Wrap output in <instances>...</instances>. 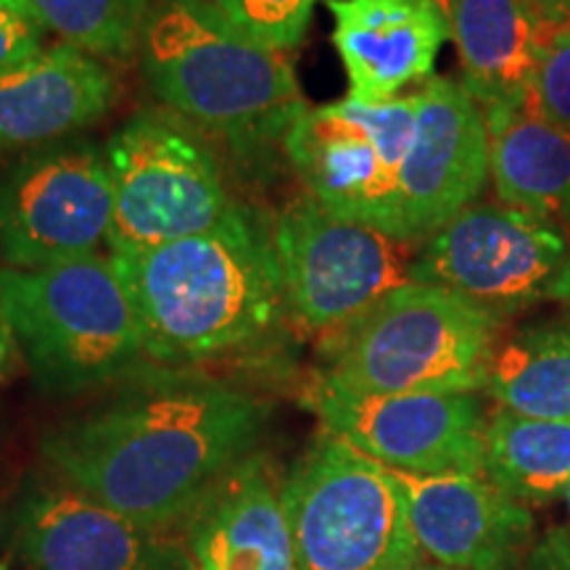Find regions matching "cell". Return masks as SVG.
Instances as JSON below:
<instances>
[{"instance_id":"obj_25","label":"cell","mask_w":570,"mask_h":570,"mask_svg":"<svg viewBox=\"0 0 570 570\" xmlns=\"http://www.w3.org/2000/svg\"><path fill=\"white\" fill-rule=\"evenodd\" d=\"M525 109L570 130V21L547 27Z\"/></svg>"},{"instance_id":"obj_15","label":"cell","mask_w":570,"mask_h":570,"mask_svg":"<svg viewBox=\"0 0 570 570\" xmlns=\"http://www.w3.org/2000/svg\"><path fill=\"white\" fill-rule=\"evenodd\" d=\"M391 473L425 560L454 570H512L529 558L531 512L487 475Z\"/></svg>"},{"instance_id":"obj_7","label":"cell","mask_w":570,"mask_h":570,"mask_svg":"<svg viewBox=\"0 0 570 570\" xmlns=\"http://www.w3.org/2000/svg\"><path fill=\"white\" fill-rule=\"evenodd\" d=\"M104 154L114 196L109 254L194 238L240 209L227 196L209 142L173 111L135 114Z\"/></svg>"},{"instance_id":"obj_23","label":"cell","mask_w":570,"mask_h":570,"mask_svg":"<svg viewBox=\"0 0 570 570\" xmlns=\"http://www.w3.org/2000/svg\"><path fill=\"white\" fill-rule=\"evenodd\" d=\"M46 32L96 59L127 61L140 38L154 0H27Z\"/></svg>"},{"instance_id":"obj_18","label":"cell","mask_w":570,"mask_h":570,"mask_svg":"<svg viewBox=\"0 0 570 570\" xmlns=\"http://www.w3.org/2000/svg\"><path fill=\"white\" fill-rule=\"evenodd\" d=\"M117 101L101 59L53 42L0 69V151L38 148L96 125Z\"/></svg>"},{"instance_id":"obj_16","label":"cell","mask_w":570,"mask_h":570,"mask_svg":"<svg viewBox=\"0 0 570 570\" xmlns=\"http://www.w3.org/2000/svg\"><path fill=\"white\" fill-rule=\"evenodd\" d=\"M194 570H298L283 475L265 452L233 465L177 529Z\"/></svg>"},{"instance_id":"obj_8","label":"cell","mask_w":570,"mask_h":570,"mask_svg":"<svg viewBox=\"0 0 570 570\" xmlns=\"http://www.w3.org/2000/svg\"><path fill=\"white\" fill-rule=\"evenodd\" d=\"M269 230L291 315L325 336L410 283L420 246L341 219L309 194L285 202Z\"/></svg>"},{"instance_id":"obj_19","label":"cell","mask_w":570,"mask_h":570,"mask_svg":"<svg viewBox=\"0 0 570 570\" xmlns=\"http://www.w3.org/2000/svg\"><path fill=\"white\" fill-rule=\"evenodd\" d=\"M458 46L462 88L487 122L523 111L547 24L529 0H441Z\"/></svg>"},{"instance_id":"obj_3","label":"cell","mask_w":570,"mask_h":570,"mask_svg":"<svg viewBox=\"0 0 570 570\" xmlns=\"http://www.w3.org/2000/svg\"><path fill=\"white\" fill-rule=\"evenodd\" d=\"M140 63L169 111L240 151L285 138L309 109L291 61L206 0H154Z\"/></svg>"},{"instance_id":"obj_12","label":"cell","mask_w":570,"mask_h":570,"mask_svg":"<svg viewBox=\"0 0 570 570\" xmlns=\"http://www.w3.org/2000/svg\"><path fill=\"white\" fill-rule=\"evenodd\" d=\"M306 404L325 431L402 473L483 475V417L475 394H352L315 377Z\"/></svg>"},{"instance_id":"obj_1","label":"cell","mask_w":570,"mask_h":570,"mask_svg":"<svg viewBox=\"0 0 570 570\" xmlns=\"http://www.w3.org/2000/svg\"><path fill=\"white\" fill-rule=\"evenodd\" d=\"M262 399L185 367H135L117 389L51 428L40 452L56 479L142 529L177 533L209 487L256 452Z\"/></svg>"},{"instance_id":"obj_10","label":"cell","mask_w":570,"mask_h":570,"mask_svg":"<svg viewBox=\"0 0 570 570\" xmlns=\"http://www.w3.org/2000/svg\"><path fill=\"white\" fill-rule=\"evenodd\" d=\"M568 259L570 238L560 225L508 204L475 202L417 246L412 281L504 325L550 298Z\"/></svg>"},{"instance_id":"obj_32","label":"cell","mask_w":570,"mask_h":570,"mask_svg":"<svg viewBox=\"0 0 570 570\" xmlns=\"http://www.w3.org/2000/svg\"><path fill=\"white\" fill-rule=\"evenodd\" d=\"M562 230H566V235L570 238V212H568V217L562 219Z\"/></svg>"},{"instance_id":"obj_24","label":"cell","mask_w":570,"mask_h":570,"mask_svg":"<svg viewBox=\"0 0 570 570\" xmlns=\"http://www.w3.org/2000/svg\"><path fill=\"white\" fill-rule=\"evenodd\" d=\"M248 38L275 51H291L304 40L317 0H206Z\"/></svg>"},{"instance_id":"obj_5","label":"cell","mask_w":570,"mask_h":570,"mask_svg":"<svg viewBox=\"0 0 570 570\" xmlns=\"http://www.w3.org/2000/svg\"><path fill=\"white\" fill-rule=\"evenodd\" d=\"M502 323L462 298L410 281L327 336L317 377L352 394H479Z\"/></svg>"},{"instance_id":"obj_29","label":"cell","mask_w":570,"mask_h":570,"mask_svg":"<svg viewBox=\"0 0 570 570\" xmlns=\"http://www.w3.org/2000/svg\"><path fill=\"white\" fill-rule=\"evenodd\" d=\"M547 27L570 21V0H529Z\"/></svg>"},{"instance_id":"obj_26","label":"cell","mask_w":570,"mask_h":570,"mask_svg":"<svg viewBox=\"0 0 570 570\" xmlns=\"http://www.w3.org/2000/svg\"><path fill=\"white\" fill-rule=\"evenodd\" d=\"M46 46V27L27 0H0V69Z\"/></svg>"},{"instance_id":"obj_20","label":"cell","mask_w":570,"mask_h":570,"mask_svg":"<svg viewBox=\"0 0 570 570\" xmlns=\"http://www.w3.org/2000/svg\"><path fill=\"white\" fill-rule=\"evenodd\" d=\"M489 135L499 202L562 227L570 212V130L523 109L491 119Z\"/></svg>"},{"instance_id":"obj_28","label":"cell","mask_w":570,"mask_h":570,"mask_svg":"<svg viewBox=\"0 0 570 570\" xmlns=\"http://www.w3.org/2000/svg\"><path fill=\"white\" fill-rule=\"evenodd\" d=\"M17 341H13V333L9 323H6L3 315H0V383L6 381L13 373V362H17Z\"/></svg>"},{"instance_id":"obj_6","label":"cell","mask_w":570,"mask_h":570,"mask_svg":"<svg viewBox=\"0 0 570 570\" xmlns=\"http://www.w3.org/2000/svg\"><path fill=\"white\" fill-rule=\"evenodd\" d=\"M283 508L298 570H410L425 560L391 468L325 428L283 475Z\"/></svg>"},{"instance_id":"obj_4","label":"cell","mask_w":570,"mask_h":570,"mask_svg":"<svg viewBox=\"0 0 570 570\" xmlns=\"http://www.w3.org/2000/svg\"><path fill=\"white\" fill-rule=\"evenodd\" d=\"M0 315L32 375L53 394L109 386L146 356L138 309L109 254L0 269Z\"/></svg>"},{"instance_id":"obj_17","label":"cell","mask_w":570,"mask_h":570,"mask_svg":"<svg viewBox=\"0 0 570 570\" xmlns=\"http://www.w3.org/2000/svg\"><path fill=\"white\" fill-rule=\"evenodd\" d=\"M333 46L344 63L348 98L386 104L428 82L452 38L441 0H325Z\"/></svg>"},{"instance_id":"obj_9","label":"cell","mask_w":570,"mask_h":570,"mask_svg":"<svg viewBox=\"0 0 570 570\" xmlns=\"http://www.w3.org/2000/svg\"><path fill=\"white\" fill-rule=\"evenodd\" d=\"M415 114L417 92L386 104L344 98L315 106L285 132V156L327 212L399 238V180Z\"/></svg>"},{"instance_id":"obj_30","label":"cell","mask_w":570,"mask_h":570,"mask_svg":"<svg viewBox=\"0 0 570 570\" xmlns=\"http://www.w3.org/2000/svg\"><path fill=\"white\" fill-rule=\"evenodd\" d=\"M550 298H552V302H560L562 306H568V309H570V259H568V265L562 267V273L558 277V283H554Z\"/></svg>"},{"instance_id":"obj_14","label":"cell","mask_w":570,"mask_h":570,"mask_svg":"<svg viewBox=\"0 0 570 570\" xmlns=\"http://www.w3.org/2000/svg\"><path fill=\"white\" fill-rule=\"evenodd\" d=\"M487 114L462 82L431 77L417 90L415 135L399 180V238L423 244L479 202L489 180Z\"/></svg>"},{"instance_id":"obj_11","label":"cell","mask_w":570,"mask_h":570,"mask_svg":"<svg viewBox=\"0 0 570 570\" xmlns=\"http://www.w3.org/2000/svg\"><path fill=\"white\" fill-rule=\"evenodd\" d=\"M111 217V177L96 142L63 138L0 169V254L13 269L98 254Z\"/></svg>"},{"instance_id":"obj_34","label":"cell","mask_w":570,"mask_h":570,"mask_svg":"<svg viewBox=\"0 0 570 570\" xmlns=\"http://www.w3.org/2000/svg\"><path fill=\"white\" fill-rule=\"evenodd\" d=\"M0 570H6V566H0Z\"/></svg>"},{"instance_id":"obj_21","label":"cell","mask_w":570,"mask_h":570,"mask_svg":"<svg viewBox=\"0 0 570 570\" xmlns=\"http://www.w3.org/2000/svg\"><path fill=\"white\" fill-rule=\"evenodd\" d=\"M497 407L541 420L570 417V312L499 338L487 375Z\"/></svg>"},{"instance_id":"obj_31","label":"cell","mask_w":570,"mask_h":570,"mask_svg":"<svg viewBox=\"0 0 570 570\" xmlns=\"http://www.w3.org/2000/svg\"><path fill=\"white\" fill-rule=\"evenodd\" d=\"M410 570H454V568H446V566H439V562H431V560H423L420 566L410 568Z\"/></svg>"},{"instance_id":"obj_13","label":"cell","mask_w":570,"mask_h":570,"mask_svg":"<svg viewBox=\"0 0 570 570\" xmlns=\"http://www.w3.org/2000/svg\"><path fill=\"white\" fill-rule=\"evenodd\" d=\"M6 533L27 570H194L177 533L142 529L59 479L21 491Z\"/></svg>"},{"instance_id":"obj_2","label":"cell","mask_w":570,"mask_h":570,"mask_svg":"<svg viewBox=\"0 0 570 570\" xmlns=\"http://www.w3.org/2000/svg\"><path fill=\"white\" fill-rule=\"evenodd\" d=\"M109 256L138 309L146 356L159 365L259 344L288 312L273 230L244 209L194 238Z\"/></svg>"},{"instance_id":"obj_27","label":"cell","mask_w":570,"mask_h":570,"mask_svg":"<svg viewBox=\"0 0 570 570\" xmlns=\"http://www.w3.org/2000/svg\"><path fill=\"white\" fill-rule=\"evenodd\" d=\"M525 570H570V539L566 533H552L533 547L525 558Z\"/></svg>"},{"instance_id":"obj_22","label":"cell","mask_w":570,"mask_h":570,"mask_svg":"<svg viewBox=\"0 0 570 570\" xmlns=\"http://www.w3.org/2000/svg\"><path fill=\"white\" fill-rule=\"evenodd\" d=\"M483 475L523 504H544L566 494L570 417L541 420L497 407L483 425Z\"/></svg>"},{"instance_id":"obj_33","label":"cell","mask_w":570,"mask_h":570,"mask_svg":"<svg viewBox=\"0 0 570 570\" xmlns=\"http://www.w3.org/2000/svg\"><path fill=\"white\" fill-rule=\"evenodd\" d=\"M566 494H568V510H570V487H568V491H566Z\"/></svg>"}]
</instances>
